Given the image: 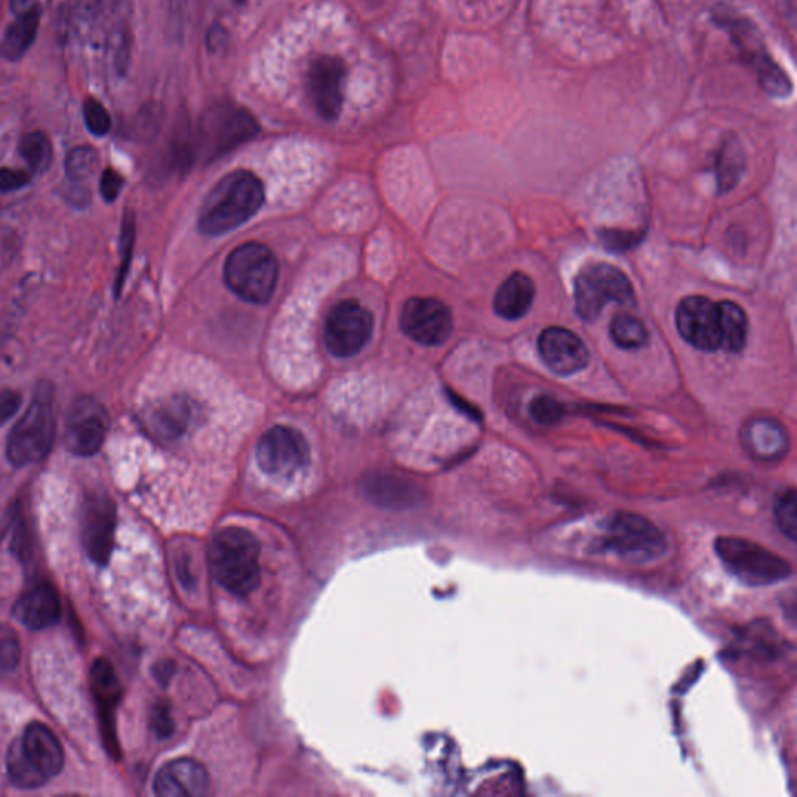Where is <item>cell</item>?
<instances>
[{"label": "cell", "instance_id": "6da1fadb", "mask_svg": "<svg viewBox=\"0 0 797 797\" xmlns=\"http://www.w3.org/2000/svg\"><path fill=\"white\" fill-rule=\"evenodd\" d=\"M263 201L266 189L255 173L233 171L214 186L201 204L199 228L211 237L228 234L255 217Z\"/></svg>", "mask_w": 797, "mask_h": 797}, {"label": "cell", "instance_id": "7a4b0ae2", "mask_svg": "<svg viewBox=\"0 0 797 797\" xmlns=\"http://www.w3.org/2000/svg\"><path fill=\"white\" fill-rule=\"evenodd\" d=\"M669 550V542L658 525L639 514L618 512L599 525L597 536L588 546L592 554L616 558L632 564L659 561Z\"/></svg>", "mask_w": 797, "mask_h": 797}, {"label": "cell", "instance_id": "3957f363", "mask_svg": "<svg viewBox=\"0 0 797 797\" xmlns=\"http://www.w3.org/2000/svg\"><path fill=\"white\" fill-rule=\"evenodd\" d=\"M259 554V541L247 528H222L207 550L212 576L231 594L247 597L260 583Z\"/></svg>", "mask_w": 797, "mask_h": 797}, {"label": "cell", "instance_id": "277c9868", "mask_svg": "<svg viewBox=\"0 0 797 797\" xmlns=\"http://www.w3.org/2000/svg\"><path fill=\"white\" fill-rule=\"evenodd\" d=\"M259 132L255 115L245 108L215 103L201 115L195 148L204 162H212L255 139Z\"/></svg>", "mask_w": 797, "mask_h": 797}, {"label": "cell", "instance_id": "5b68a950", "mask_svg": "<svg viewBox=\"0 0 797 797\" xmlns=\"http://www.w3.org/2000/svg\"><path fill=\"white\" fill-rule=\"evenodd\" d=\"M715 24L725 29L731 36L732 43L740 48L741 55L747 59L759 77V83L771 97L787 99L792 96L793 83L787 72L774 61L768 48L763 43L762 35L755 24L747 18L739 16L733 11L721 9L714 11Z\"/></svg>", "mask_w": 797, "mask_h": 797}, {"label": "cell", "instance_id": "8992f818", "mask_svg": "<svg viewBox=\"0 0 797 797\" xmlns=\"http://www.w3.org/2000/svg\"><path fill=\"white\" fill-rule=\"evenodd\" d=\"M225 282L242 300L266 304L278 284V259L266 245L249 244L234 249L225 263Z\"/></svg>", "mask_w": 797, "mask_h": 797}, {"label": "cell", "instance_id": "52a82bcc", "mask_svg": "<svg viewBox=\"0 0 797 797\" xmlns=\"http://www.w3.org/2000/svg\"><path fill=\"white\" fill-rule=\"evenodd\" d=\"M721 564L748 586H771L792 576V565L777 553L737 536H722L715 542Z\"/></svg>", "mask_w": 797, "mask_h": 797}, {"label": "cell", "instance_id": "ba28073f", "mask_svg": "<svg viewBox=\"0 0 797 797\" xmlns=\"http://www.w3.org/2000/svg\"><path fill=\"white\" fill-rule=\"evenodd\" d=\"M576 315L583 322L599 318L609 303L635 304V287L620 268L606 262L588 263L573 281Z\"/></svg>", "mask_w": 797, "mask_h": 797}, {"label": "cell", "instance_id": "9c48e42d", "mask_svg": "<svg viewBox=\"0 0 797 797\" xmlns=\"http://www.w3.org/2000/svg\"><path fill=\"white\" fill-rule=\"evenodd\" d=\"M57 437V416L48 394L33 398L25 415L11 428L7 456L18 468L44 460Z\"/></svg>", "mask_w": 797, "mask_h": 797}, {"label": "cell", "instance_id": "30bf717a", "mask_svg": "<svg viewBox=\"0 0 797 797\" xmlns=\"http://www.w3.org/2000/svg\"><path fill=\"white\" fill-rule=\"evenodd\" d=\"M256 460L267 475L293 479L311 463V446L296 428L271 427L257 442Z\"/></svg>", "mask_w": 797, "mask_h": 797}, {"label": "cell", "instance_id": "8fae6325", "mask_svg": "<svg viewBox=\"0 0 797 797\" xmlns=\"http://www.w3.org/2000/svg\"><path fill=\"white\" fill-rule=\"evenodd\" d=\"M374 318L359 301L346 300L329 312L324 326L327 351L334 357L348 359L357 356L371 340Z\"/></svg>", "mask_w": 797, "mask_h": 797}, {"label": "cell", "instance_id": "7c38bea8", "mask_svg": "<svg viewBox=\"0 0 797 797\" xmlns=\"http://www.w3.org/2000/svg\"><path fill=\"white\" fill-rule=\"evenodd\" d=\"M676 327L688 345L703 352L722 349L720 304L707 296L684 298L676 308Z\"/></svg>", "mask_w": 797, "mask_h": 797}, {"label": "cell", "instance_id": "4fadbf2b", "mask_svg": "<svg viewBox=\"0 0 797 797\" xmlns=\"http://www.w3.org/2000/svg\"><path fill=\"white\" fill-rule=\"evenodd\" d=\"M110 416L94 397H80L74 402L67 415L65 445L69 452L78 457H91L102 449Z\"/></svg>", "mask_w": 797, "mask_h": 797}, {"label": "cell", "instance_id": "5bb4252c", "mask_svg": "<svg viewBox=\"0 0 797 797\" xmlns=\"http://www.w3.org/2000/svg\"><path fill=\"white\" fill-rule=\"evenodd\" d=\"M401 327L409 340L419 345H445L453 330L452 312L435 298H409L402 307Z\"/></svg>", "mask_w": 797, "mask_h": 797}, {"label": "cell", "instance_id": "9a60e30c", "mask_svg": "<svg viewBox=\"0 0 797 797\" xmlns=\"http://www.w3.org/2000/svg\"><path fill=\"white\" fill-rule=\"evenodd\" d=\"M346 66L341 58L323 55L307 69L308 99L324 121H337L345 99Z\"/></svg>", "mask_w": 797, "mask_h": 797}, {"label": "cell", "instance_id": "2e32d148", "mask_svg": "<svg viewBox=\"0 0 797 797\" xmlns=\"http://www.w3.org/2000/svg\"><path fill=\"white\" fill-rule=\"evenodd\" d=\"M18 757L41 781L57 776L65 763L61 743L43 722H32L21 739L11 743Z\"/></svg>", "mask_w": 797, "mask_h": 797}, {"label": "cell", "instance_id": "e0dca14e", "mask_svg": "<svg viewBox=\"0 0 797 797\" xmlns=\"http://www.w3.org/2000/svg\"><path fill=\"white\" fill-rule=\"evenodd\" d=\"M539 357L554 374L569 378L586 370L591 353L579 335L565 327H547L539 335Z\"/></svg>", "mask_w": 797, "mask_h": 797}, {"label": "cell", "instance_id": "ac0fdd59", "mask_svg": "<svg viewBox=\"0 0 797 797\" xmlns=\"http://www.w3.org/2000/svg\"><path fill=\"white\" fill-rule=\"evenodd\" d=\"M115 509L108 495H91L83 508V543L86 553L97 564H106L113 551Z\"/></svg>", "mask_w": 797, "mask_h": 797}, {"label": "cell", "instance_id": "d6986e66", "mask_svg": "<svg viewBox=\"0 0 797 797\" xmlns=\"http://www.w3.org/2000/svg\"><path fill=\"white\" fill-rule=\"evenodd\" d=\"M210 789V776L201 763L178 759L167 763L155 781L156 795L162 797H201Z\"/></svg>", "mask_w": 797, "mask_h": 797}, {"label": "cell", "instance_id": "ffe728a7", "mask_svg": "<svg viewBox=\"0 0 797 797\" xmlns=\"http://www.w3.org/2000/svg\"><path fill=\"white\" fill-rule=\"evenodd\" d=\"M744 450L754 460L762 463H774L787 457L789 437L787 428L774 418H754L748 420L741 431Z\"/></svg>", "mask_w": 797, "mask_h": 797}, {"label": "cell", "instance_id": "44dd1931", "mask_svg": "<svg viewBox=\"0 0 797 797\" xmlns=\"http://www.w3.org/2000/svg\"><path fill=\"white\" fill-rule=\"evenodd\" d=\"M13 614L16 620L30 629L54 627L61 617V602L54 586L40 583L18 599Z\"/></svg>", "mask_w": 797, "mask_h": 797}, {"label": "cell", "instance_id": "7402d4cb", "mask_svg": "<svg viewBox=\"0 0 797 797\" xmlns=\"http://www.w3.org/2000/svg\"><path fill=\"white\" fill-rule=\"evenodd\" d=\"M193 407L184 396L162 398L145 413V423L153 434L164 439L180 438L192 423Z\"/></svg>", "mask_w": 797, "mask_h": 797}, {"label": "cell", "instance_id": "603a6c76", "mask_svg": "<svg viewBox=\"0 0 797 797\" xmlns=\"http://www.w3.org/2000/svg\"><path fill=\"white\" fill-rule=\"evenodd\" d=\"M536 287L530 276L516 271L498 287L494 296V311L501 318L517 322L531 311Z\"/></svg>", "mask_w": 797, "mask_h": 797}, {"label": "cell", "instance_id": "cb8c5ba5", "mask_svg": "<svg viewBox=\"0 0 797 797\" xmlns=\"http://www.w3.org/2000/svg\"><path fill=\"white\" fill-rule=\"evenodd\" d=\"M41 21V9L38 5L21 14L16 21L10 25L9 30L0 43V54L9 61H18L27 54L32 44L35 43L36 33H38Z\"/></svg>", "mask_w": 797, "mask_h": 797}, {"label": "cell", "instance_id": "d4e9b609", "mask_svg": "<svg viewBox=\"0 0 797 797\" xmlns=\"http://www.w3.org/2000/svg\"><path fill=\"white\" fill-rule=\"evenodd\" d=\"M744 164H747V158H744L743 147L739 139L736 136L725 137L720 151H718L717 164H715L718 193H728L739 184L744 171Z\"/></svg>", "mask_w": 797, "mask_h": 797}, {"label": "cell", "instance_id": "484cf974", "mask_svg": "<svg viewBox=\"0 0 797 797\" xmlns=\"http://www.w3.org/2000/svg\"><path fill=\"white\" fill-rule=\"evenodd\" d=\"M722 322V349L729 352H740L747 346L748 323L747 312L741 305L732 301L720 303Z\"/></svg>", "mask_w": 797, "mask_h": 797}, {"label": "cell", "instance_id": "4316f807", "mask_svg": "<svg viewBox=\"0 0 797 797\" xmlns=\"http://www.w3.org/2000/svg\"><path fill=\"white\" fill-rule=\"evenodd\" d=\"M609 337L618 348L627 351L643 348L650 340L646 323L627 314L614 316L613 323L609 324Z\"/></svg>", "mask_w": 797, "mask_h": 797}, {"label": "cell", "instance_id": "83f0119b", "mask_svg": "<svg viewBox=\"0 0 797 797\" xmlns=\"http://www.w3.org/2000/svg\"><path fill=\"white\" fill-rule=\"evenodd\" d=\"M92 688L97 699L102 704L105 712L114 709L115 703L121 698V685L115 677L113 665L106 659H99L91 670Z\"/></svg>", "mask_w": 797, "mask_h": 797}, {"label": "cell", "instance_id": "f1b7e54d", "mask_svg": "<svg viewBox=\"0 0 797 797\" xmlns=\"http://www.w3.org/2000/svg\"><path fill=\"white\" fill-rule=\"evenodd\" d=\"M20 153L27 162L30 171L35 175L44 173L52 161V144L46 134L33 132L25 134L21 139Z\"/></svg>", "mask_w": 797, "mask_h": 797}, {"label": "cell", "instance_id": "f546056e", "mask_svg": "<svg viewBox=\"0 0 797 797\" xmlns=\"http://www.w3.org/2000/svg\"><path fill=\"white\" fill-rule=\"evenodd\" d=\"M99 155L92 147H77L67 155L66 175L70 181L83 182L96 173Z\"/></svg>", "mask_w": 797, "mask_h": 797}, {"label": "cell", "instance_id": "4dcf8cb0", "mask_svg": "<svg viewBox=\"0 0 797 797\" xmlns=\"http://www.w3.org/2000/svg\"><path fill=\"white\" fill-rule=\"evenodd\" d=\"M528 409H530L531 418L542 426L561 423L565 415V405L551 394H539V396L532 397Z\"/></svg>", "mask_w": 797, "mask_h": 797}, {"label": "cell", "instance_id": "1f68e13d", "mask_svg": "<svg viewBox=\"0 0 797 797\" xmlns=\"http://www.w3.org/2000/svg\"><path fill=\"white\" fill-rule=\"evenodd\" d=\"M776 523L781 531L789 539L796 541L797 538V497L793 487L785 491L778 497L776 504Z\"/></svg>", "mask_w": 797, "mask_h": 797}, {"label": "cell", "instance_id": "d6a6232c", "mask_svg": "<svg viewBox=\"0 0 797 797\" xmlns=\"http://www.w3.org/2000/svg\"><path fill=\"white\" fill-rule=\"evenodd\" d=\"M134 238H136V225H134L133 214H125L124 223H122L121 237V271H119L117 281H115V294H121L122 287L125 284L126 274H128L130 263H132V255L134 248Z\"/></svg>", "mask_w": 797, "mask_h": 797}, {"label": "cell", "instance_id": "836d02e7", "mask_svg": "<svg viewBox=\"0 0 797 797\" xmlns=\"http://www.w3.org/2000/svg\"><path fill=\"white\" fill-rule=\"evenodd\" d=\"M20 661V640L9 627L0 625V674L13 672Z\"/></svg>", "mask_w": 797, "mask_h": 797}, {"label": "cell", "instance_id": "e575fe53", "mask_svg": "<svg viewBox=\"0 0 797 797\" xmlns=\"http://www.w3.org/2000/svg\"><path fill=\"white\" fill-rule=\"evenodd\" d=\"M85 124L94 136H106L111 130V115L97 100H86L83 106Z\"/></svg>", "mask_w": 797, "mask_h": 797}, {"label": "cell", "instance_id": "d590c367", "mask_svg": "<svg viewBox=\"0 0 797 797\" xmlns=\"http://www.w3.org/2000/svg\"><path fill=\"white\" fill-rule=\"evenodd\" d=\"M21 405L22 396L18 391H0V426L13 418L20 412Z\"/></svg>", "mask_w": 797, "mask_h": 797}, {"label": "cell", "instance_id": "8d00e7d4", "mask_svg": "<svg viewBox=\"0 0 797 797\" xmlns=\"http://www.w3.org/2000/svg\"><path fill=\"white\" fill-rule=\"evenodd\" d=\"M30 175L24 170L0 169V192H14L29 184Z\"/></svg>", "mask_w": 797, "mask_h": 797}, {"label": "cell", "instance_id": "74e56055", "mask_svg": "<svg viewBox=\"0 0 797 797\" xmlns=\"http://www.w3.org/2000/svg\"><path fill=\"white\" fill-rule=\"evenodd\" d=\"M122 188H124V178H122L119 171L113 169L103 171L102 181H100V190H102L103 199L111 203V201L117 199Z\"/></svg>", "mask_w": 797, "mask_h": 797}, {"label": "cell", "instance_id": "f35d334b", "mask_svg": "<svg viewBox=\"0 0 797 797\" xmlns=\"http://www.w3.org/2000/svg\"><path fill=\"white\" fill-rule=\"evenodd\" d=\"M153 725H155L156 732L161 737H167L171 732V720L166 709H156L155 718H153Z\"/></svg>", "mask_w": 797, "mask_h": 797}, {"label": "cell", "instance_id": "ab89813d", "mask_svg": "<svg viewBox=\"0 0 797 797\" xmlns=\"http://www.w3.org/2000/svg\"><path fill=\"white\" fill-rule=\"evenodd\" d=\"M10 7L16 16H21V14L29 13L30 10L35 9L36 0H11Z\"/></svg>", "mask_w": 797, "mask_h": 797}]
</instances>
